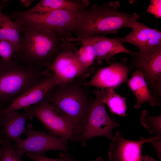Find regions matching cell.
Segmentation results:
<instances>
[{"label": "cell", "instance_id": "obj_1", "mask_svg": "<svg viewBox=\"0 0 161 161\" xmlns=\"http://www.w3.org/2000/svg\"><path fill=\"white\" fill-rule=\"evenodd\" d=\"M118 1H112L101 5L94 4L89 8L78 10L74 33L76 39L107 33L116 34L120 29L131 28L140 16L119 9Z\"/></svg>", "mask_w": 161, "mask_h": 161}, {"label": "cell", "instance_id": "obj_2", "mask_svg": "<svg viewBox=\"0 0 161 161\" xmlns=\"http://www.w3.org/2000/svg\"><path fill=\"white\" fill-rule=\"evenodd\" d=\"M21 27V38L16 55L26 65L42 69L53 62L65 39L47 28L38 26Z\"/></svg>", "mask_w": 161, "mask_h": 161}, {"label": "cell", "instance_id": "obj_3", "mask_svg": "<svg viewBox=\"0 0 161 161\" xmlns=\"http://www.w3.org/2000/svg\"><path fill=\"white\" fill-rule=\"evenodd\" d=\"M77 78L60 84L51 89L43 101H47L65 114L71 120L73 127L71 140L81 133L89 110L93 101L83 84Z\"/></svg>", "mask_w": 161, "mask_h": 161}, {"label": "cell", "instance_id": "obj_4", "mask_svg": "<svg viewBox=\"0 0 161 161\" xmlns=\"http://www.w3.org/2000/svg\"><path fill=\"white\" fill-rule=\"evenodd\" d=\"M1 61L0 65V103H10L49 73L46 68L43 69L30 66L13 60L8 63Z\"/></svg>", "mask_w": 161, "mask_h": 161}, {"label": "cell", "instance_id": "obj_5", "mask_svg": "<svg viewBox=\"0 0 161 161\" xmlns=\"http://www.w3.org/2000/svg\"><path fill=\"white\" fill-rule=\"evenodd\" d=\"M78 10H60L35 13L15 11L9 16L20 27L38 26L45 27L69 41L73 37L72 34L76 24Z\"/></svg>", "mask_w": 161, "mask_h": 161}, {"label": "cell", "instance_id": "obj_6", "mask_svg": "<svg viewBox=\"0 0 161 161\" xmlns=\"http://www.w3.org/2000/svg\"><path fill=\"white\" fill-rule=\"evenodd\" d=\"M105 89L94 91L95 97L89 110L82 131L72 141L80 143L83 146L89 139L97 137H107L112 141L114 139L113 129L120 126L109 116L103 102Z\"/></svg>", "mask_w": 161, "mask_h": 161}, {"label": "cell", "instance_id": "obj_7", "mask_svg": "<svg viewBox=\"0 0 161 161\" xmlns=\"http://www.w3.org/2000/svg\"><path fill=\"white\" fill-rule=\"evenodd\" d=\"M130 55L132 66L143 73L151 94L161 106V45Z\"/></svg>", "mask_w": 161, "mask_h": 161}, {"label": "cell", "instance_id": "obj_8", "mask_svg": "<svg viewBox=\"0 0 161 161\" xmlns=\"http://www.w3.org/2000/svg\"><path fill=\"white\" fill-rule=\"evenodd\" d=\"M24 109L32 118H38L50 135L57 137H65L71 140L72 138L73 127L71 120L49 103L43 101Z\"/></svg>", "mask_w": 161, "mask_h": 161}, {"label": "cell", "instance_id": "obj_9", "mask_svg": "<svg viewBox=\"0 0 161 161\" xmlns=\"http://www.w3.org/2000/svg\"><path fill=\"white\" fill-rule=\"evenodd\" d=\"M25 134L26 138H21L13 145L21 157L25 153L42 154L50 150L66 152L68 149V138L55 137L44 131L35 130L31 124L27 126Z\"/></svg>", "mask_w": 161, "mask_h": 161}, {"label": "cell", "instance_id": "obj_10", "mask_svg": "<svg viewBox=\"0 0 161 161\" xmlns=\"http://www.w3.org/2000/svg\"><path fill=\"white\" fill-rule=\"evenodd\" d=\"M73 44L66 41L52 64L47 68L64 83L83 76L92 71L78 61L75 53L77 50Z\"/></svg>", "mask_w": 161, "mask_h": 161}, {"label": "cell", "instance_id": "obj_11", "mask_svg": "<svg viewBox=\"0 0 161 161\" xmlns=\"http://www.w3.org/2000/svg\"><path fill=\"white\" fill-rule=\"evenodd\" d=\"M61 84L59 80L51 72L41 82L15 98L7 107L0 110V115L8 112L17 111L40 103L51 89Z\"/></svg>", "mask_w": 161, "mask_h": 161}, {"label": "cell", "instance_id": "obj_12", "mask_svg": "<svg viewBox=\"0 0 161 161\" xmlns=\"http://www.w3.org/2000/svg\"><path fill=\"white\" fill-rule=\"evenodd\" d=\"M160 136L149 138L141 137L138 141L124 138L119 131L116 132L108 153L109 161H140L143 145L145 143L161 139Z\"/></svg>", "mask_w": 161, "mask_h": 161}, {"label": "cell", "instance_id": "obj_13", "mask_svg": "<svg viewBox=\"0 0 161 161\" xmlns=\"http://www.w3.org/2000/svg\"><path fill=\"white\" fill-rule=\"evenodd\" d=\"M131 69L126 64L114 62L107 67L99 69L89 81L84 82L86 86L102 89H114L128 80V74Z\"/></svg>", "mask_w": 161, "mask_h": 161}, {"label": "cell", "instance_id": "obj_14", "mask_svg": "<svg viewBox=\"0 0 161 161\" xmlns=\"http://www.w3.org/2000/svg\"><path fill=\"white\" fill-rule=\"evenodd\" d=\"M70 41L85 42L90 44L98 65H101L104 61L109 62L112 57L116 54L125 53L130 55L132 52L125 47L117 38H108L102 35L80 39L73 37Z\"/></svg>", "mask_w": 161, "mask_h": 161}, {"label": "cell", "instance_id": "obj_15", "mask_svg": "<svg viewBox=\"0 0 161 161\" xmlns=\"http://www.w3.org/2000/svg\"><path fill=\"white\" fill-rule=\"evenodd\" d=\"M131 28L132 30L127 35L117 38L119 41L135 46L139 49L140 52L161 45V31L137 21L134 23Z\"/></svg>", "mask_w": 161, "mask_h": 161}, {"label": "cell", "instance_id": "obj_16", "mask_svg": "<svg viewBox=\"0 0 161 161\" xmlns=\"http://www.w3.org/2000/svg\"><path fill=\"white\" fill-rule=\"evenodd\" d=\"M1 116V122L4 134L7 140L16 143L21 139L26 130V123L32 118L27 112L20 113L17 111L5 113Z\"/></svg>", "mask_w": 161, "mask_h": 161}, {"label": "cell", "instance_id": "obj_17", "mask_svg": "<svg viewBox=\"0 0 161 161\" xmlns=\"http://www.w3.org/2000/svg\"><path fill=\"white\" fill-rule=\"evenodd\" d=\"M89 5L87 0H41L32 7L23 12L35 13L60 10H79L86 8Z\"/></svg>", "mask_w": 161, "mask_h": 161}, {"label": "cell", "instance_id": "obj_18", "mask_svg": "<svg viewBox=\"0 0 161 161\" xmlns=\"http://www.w3.org/2000/svg\"><path fill=\"white\" fill-rule=\"evenodd\" d=\"M128 84L137 99L134 106L135 109L139 108L146 102L152 106L158 105L156 100L151 94L144 75L140 71L136 70L134 72Z\"/></svg>", "mask_w": 161, "mask_h": 161}, {"label": "cell", "instance_id": "obj_19", "mask_svg": "<svg viewBox=\"0 0 161 161\" xmlns=\"http://www.w3.org/2000/svg\"><path fill=\"white\" fill-rule=\"evenodd\" d=\"M21 38V27L13 21L10 16L4 14L0 10V40L10 41L18 52Z\"/></svg>", "mask_w": 161, "mask_h": 161}, {"label": "cell", "instance_id": "obj_20", "mask_svg": "<svg viewBox=\"0 0 161 161\" xmlns=\"http://www.w3.org/2000/svg\"><path fill=\"white\" fill-rule=\"evenodd\" d=\"M103 102L112 113L123 117L127 115L126 98L117 94L114 89H105Z\"/></svg>", "mask_w": 161, "mask_h": 161}, {"label": "cell", "instance_id": "obj_21", "mask_svg": "<svg viewBox=\"0 0 161 161\" xmlns=\"http://www.w3.org/2000/svg\"><path fill=\"white\" fill-rule=\"evenodd\" d=\"M80 48L76 51V57L81 64L86 69L93 71L92 67L96 60L92 47L89 43L82 42Z\"/></svg>", "mask_w": 161, "mask_h": 161}, {"label": "cell", "instance_id": "obj_22", "mask_svg": "<svg viewBox=\"0 0 161 161\" xmlns=\"http://www.w3.org/2000/svg\"><path fill=\"white\" fill-rule=\"evenodd\" d=\"M140 121L141 125L150 134H155V136H161V115L154 116L149 114L147 110H144L141 113Z\"/></svg>", "mask_w": 161, "mask_h": 161}, {"label": "cell", "instance_id": "obj_23", "mask_svg": "<svg viewBox=\"0 0 161 161\" xmlns=\"http://www.w3.org/2000/svg\"><path fill=\"white\" fill-rule=\"evenodd\" d=\"M0 161H24L18 154L11 142L7 140L1 142Z\"/></svg>", "mask_w": 161, "mask_h": 161}, {"label": "cell", "instance_id": "obj_24", "mask_svg": "<svg viewBox=\"0 0 161 161\" xmlns=\"http://www.w3.org/2000/svg\"><path fill=\"white\" fill-rule=\"evenodd\" d=\"M16 53V49L12 43L8 41L0 40V56L2 61L5 63L11 62Z\"/></svg>", "mask_w": 161, "mask_h": 161}, {"label": "cell", "instance_id": "obj_25", "mask_svg": "<svg viewBox=\"0 0 161 161\" xmlns=\"http://www.w3.org/2000/svg\"><path fill=\"white\" fill-rule=\"evenodd\" d=\"M27 154L28 158L33 161H72L73 159L66 152L60 154L59 158L58 159L49 158L42 154L30 153Z\"/></svg>", "mask_w": 161, "mask_h": 161}, {"label": "cell", "instance_id": "obj_26", "mask_svg": "<svg viewBox=\"0 0 161 161\" xmlns=\"http://www.w3.org/2000/svg\"><path fill=\"white\" fill-rule=\"evenodd\" d=\"M147 12L154 15L157 18H161V0L151 1Z\"/></svg>", "mask_w": 161, "mask_h": 161}, {"label": "cell", "instance_id": "obj_27", "mask_svg": "<svg viewBox=\"0 0 161 161\" xmlns=\"http://www.w3.org/2000/svg\"><path fill=\"white\" fill-rule=\"evenodd\" d=\"M149 143L151 144L155 149L157 155L158 161H161V141L160 140H156Z\"/></svg>", "mask_w": 161, "mask_h": 161}, {"label": "cell", "instance_id": "obj_28", "mask_svg": "<svg viewBox=\"0 0 161 161\" xmlns=\"http://www.w3.org/2000/svg\"><path fill=\"white\" fill-rule=\"evenodd\" d=\"M140 161H156V160L152 157L148 156L142 155Z\"/></svg>", "mask_w": 161, "mask_h": 161}, {"label": "cell", "instance_id": "obj_29", "mask_svg": "<svg viewBox=\"0 0 161 161\" xmlns=\"http://www.w3.org/2000/svg\"><path fill=\"white\" fill-rule=\"evenodd\" d=\"M33 0H21L20 1L26 7H28L33 1Z\"/></svg>", "mask_w": 161, "mask_h": 161}, {"label": "cell", "instance_id": "obj_30", "mask_svg": "<svg viewBox=\"0 0 161 161\" xmlns=\"http://www.w3.org/2000/svg\"><path fill=\"white\" fill-rule=\"evenodd\" d=\"M6 1H3L0 4V10H1L5 6Z\"/></svg>", "mask_w": 161, "mask_h": 161}, {"label": "cell", "instance_id": "obj_31", "mask_svg": "<svg viewBox=\"0 0 161 161\" xmlns=\"http://www.w3.org/2000/svg\"><path fill=\"white\" fill-rule=\"evenodd\" d=\"M96 161H105L104 159L101 157H99L97 158Z\"/></svg>", "mask_w": 161, "mask_h": 161}, {"label": "cell", "instance_id": "obj_32", "mask_svg": "<svg viewBox=\"0 0 161 161\" xmlns=\"http://www.w3.org/2000/svg\"><path fill=\"white\" fill-rule=\"evenodd\" d=\"M1 60L0 61V65L1 64Z\"/></svg>", "mask_w": 161, "mask_h": 161}, {"label": "cell", "instance_id": "obj_33", "mask_svg": "<svg viewBox=\"0 0 161 161\" xmlns=\"http://www.w3.org/2000/svg\"><path fill=\"white\" fill-rule=\"evenodd\" d=\"M72 161H77L73 159Z\"/></svg>", "mask_w": 161, "mask_h": 161}, {"label": "cell", "instance_id": "obj_34", "mask_svg": "<svg viewBox=\"0 0 161 161\" xmlns=\"http://www.w3.org/2000/svg\"><path fill=\"white\" fill-rule=\"evenodd\" d=\"M0 153H1V150H0Z\"/></svg>", "mask_w": 161, "mask_h": 161}, {"label": "cell", "instance_id": "obj_35", "mask_svg": "<svg viewBox=\"0 0 161 161\" xmlns=\"http://www.w3.org/2000/svg\"></svg>", "mask_w": 161, "mask_h": 161}]
</instances>
